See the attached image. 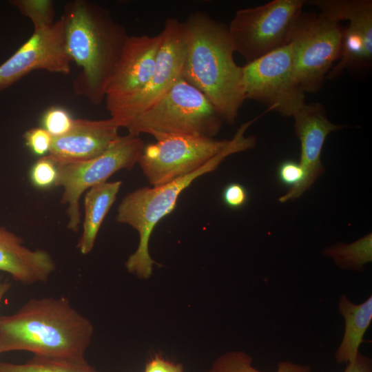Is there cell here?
Wrapping results in <instances>:
<instances>
[{"instance_id":"19","label":"cell","mask_w":372,"mask_h":372,"mask_svg":"<svg viewBox=\"0 0 372 372\" xmlns=\"http://www.w3.org/2000/svg\"><path fill=\"white\" fill-rule=\"evenodd\" d=\"M0 372H100L87 360L34 356L23 364L0 362Z\"/></svg>"},{"instance_id":"4","label":"cell","mask_w":372,"mask_h":372,"mask_svg":"<svg viewBox=\"0 0 372 372\" xmlns=\"http://www.w3.org/2000/svg\"><path fill=\"white\" fill-rule=\"evenodd\" d=\"M254 123L251 120L241 125L227 147L196 171L166 184L141 187L126 195L117 209L116 220L138 231V246L127 259L128 271L141 278H148L155 263L149 255V238L156 224L176 207L180 193L197 178L215 170L225 158L233 154L253 148L256 138L246 137V130Z\"/></svg>"},{"instance_id":"27","label":"cell","mask_w":372,"mask_h":372,"mask_svg":"<svg viewBox=\"0 0 372 372\" xmlns=\"http://www.w3.org/2000/svg\"><path fill=\"white\" fill-rule=\"evenodd\" d=\"M222 198L226 206L231 209L242 207L248 200V193L245 187L237 183H232L224 188Z\"/></svg>"},{"instance_id":"8","label":"cell","mask_w":372,"mask_h":372,"mask_svg":"<svg viewBox=\"0 0 372 372\" xmlns=\"http://www.w3.org/2000/svg\"><path fill=\"white\" fill-rule=\"evenodd\" d=\"M144 147L138 136H119L102 154L78 162L58 163L59 176L56 186L63 189L61 202L67 205L68 229L76 232L81 223L79 200L90 188L106 182L115 172L131 169Z\"/></svg>"},{"instance_id":"16","label":"cell","mask_w":372,"mask_h":372,"mask_svg":"<svg viewBox=\"0 0 372 372\" xmlns=\"http://www.w3.org/2000/svg\"><path fill=\"white\" fill-rule=\"evenodd\" d=\"M56 269V263L45 250H32L23 240L0 227V271L23 285L45 282Z\"/></svg>"},{"instance_id":"24","label":"cell","mask_w":372,"mask_h":372,"mask_svg":"<svg viewBox=\"0 0 372 372\" xmlns=\"http://www.w3.org/2000/svg\"><path fill=\"white\" fill-rule=\"evenodd\" d=\"M74 118L70 113L60 107H52L43 116V127L54 138L68 132Z\"/></svg>"},{"instance_id":"2","label":"cell","mask_w":372,"mask_h":372,"mask_svg":"<svg viewBox=\"0 0 372 372\" xmlns=\"http://www.w3.org/2000/svg\"><path fill=\"white\" fill-rule=\"evenodd\" d=\"M61 18L68 54L79 69L74 91L99 105L129 35L107 8L90 1L67 3Z\"/></svg>"},{"instance_id":"5","label":"cell","mask_w":372,"mask_h":372,"mask_svg":"<svg viewBox=\"0 0 372 372\" xmlns=\"http://www.w3.org/2000/svg\"><path fill=\"white\" fill-rule=\"evenodd\" d=\"M223 119L197 88L180 78L156 103L125 126L128 134H147L154 138L166 135H190L214 138Z\"/></svg>"},{"instance_id":"7","label":"cell","mask_w":372,"mask_h":372,"mask_svg":"<svg viewBox=\"0 0 372 372\" xmlns=\"http://www.w3.org/2000/svg\"><path fill=\"white\" fill-rule=\"evenodd\" d=\"M344 28L322 13L303 12L289 43L297 80L304 92L318 91L333 63L340 57Z\"/></svg>"},{"instance_id":"1","label":"cell","mask_w":372,"mask_h":372,"mask_svg":"<svg viewBox=\"0 0 372 372\" xmlns=\"http://www.w3.org/2000/svg\"><path fill=\"white\" fill-rule=\"evenodd\" d=\"M93 333L90 320L66 298H32L14 313L0 316V353L25 351L82 360Z\"/></svg>"},{"instance_id":"20","label":"cell","mask_w":372,"mask_h":372,"mask_svg":"<svg viewBox=\"0 0 372 372\" xmlns=\"http://www.w3.org/2000/svg\"><path fill=\"white\" fill-rule=\"evenodd\" d=\"M325 255L341 268L357 270L372 260V236L369 234L351 244H338L327 248Z\"/></svg>"},{"instance_id":"21","label":"cell","mask_w":372,"mask_h":372,"mask_svg":"<svg viewBox=\"0 0 372 372\" xmlns=\"http://www.w3.org/2000/svg\"><path fill=\"white\" fill-rule=\"evenodd\" d=\"M251 358L244 352H229L214 363L208 372H261L251 364ZM276 372H311L308 366L289 362L278 364Z\"/></svg>"},{"instance_id":"23","label":"cell","mask_w":372,"mask_h":372,"mask_svg":"<svg viewBox=\"0 0 372 372\" xmlns=\"http://www.w3.org/2000/svg\"><path fill=\"white\" fill-rule=\"evenodd\" d=\"M58 176V163L48 154L40 157L30 171V181L39 189H45L56 186Z\"/></svg>"},{"instance_id":"14","label":"cell","mask_w":372,"mask_h":372,"mask_svg":"<svg viewBox=\"0 0 372 372\" xmlns=\"http://www.w3.org/2000/svg\"><path fill=\"white\" fill-rule=\"evenodd\" d=\"M293 118L295 132L300 142L299 163L304 177L298 185L280 197V203L299 198L322 175L324 169L321 162V152L327 136L331 132L346 127L330 122L320 103H305Z\"/></svg>"},{"instance_id":"9","label":"cell","mask_w":372,"mask_h":372,"mask_svg":"<svg viewBox=\"0 0 372 372\" xmlns=\"http://www.w3.org/2000/svg\"><path fill=\"white\" fill-rule=\"evenodd\" d=\"M245 99L268 106V110L293 116L305 105V92L295 72L290 44L242 67Z\"/></svg>"},{"instance_id":"10","label":"cell","mask_w":372,"mask_h":372,"mask_svg":"<svg viewBox=\"0 0 372 372\" xmlns=\"http://www.w3.org/2000/svg\"><path fill=\"white\" fill-rule=\"evenodd\" d=\"M144 145L138 163L152 187L160 186L201 168L223 152L230 140L190 135H166Z\"/></svg>"},{"instance_id":"3","label":"cell","mask_w":372,"mask_h":372,"mask_svg":"<svg viewBox=\"0 0 372 372\" xmlns=\"http://www.w3.org/2000/svg\"><path fill=\"white\" fill-rule=\"evenodd\" d=\"M183 23L187 55L183 77L209 100L223 121L233 125L246 99L242 67L234 60L228 26L200 11Z\"/></svg>"},{"instance_id":"26","label":"cell","mask_w":372,"mask_h":372,"mask_svg":"<svg viewBox=\"0 0 372 372\" xmlns=\"http://www.w3.org/2000/svg\"><path fill=\"white\" fill-rule=\"evenodd\" d=\"M279 181L289 189L298 185L303 179L304 172L299 163L287 160L280 164L277 170Z\"/></svg>"},{"instance_id":"29","label":"cell","mask_w":372,"mask_h":372,"mask_svg":"<svg viewBox=\"0 0 372 372\" xmlns=\"http://www.w3.org/2000/svg\"><path fill=\"white\" fill-rule=\"evenodd\" d=\"M371 360L358 353L356 358L347 364L344 372H372Z\"/></svg>"},{"instance_id":"28","label":"cell","mask_w":372,"mask_h":372,"mask_svg":"<svg viewBox=\"0 0 372 372\" xmlns=\"http://www.w3.org/2000/svg\"><path fill=\"white\" fill-rule=\"evenodd\" d=\"M144 372H183V368L180 364H174L156 356L147 364Z\"/></svg>"},{"instance_id":"6","label":"cell","mask_w":372,"mask_h":372,"mask_svg":"<svg viewBox=\"0 0 372 372\" xmlns=\"http://www.w3.org/2000/svg\"><path fill=\"white\" fill-rule=\"evenodd\" d=\"M303 0H273L237 10L228 26L235 52L251 63L289 44Z\"/></svg>"},{"instance_id":"13","label":"cell","mask_w":372,"mask_h":372,"mask_svg":"<svg viewBox=\"0 0 372 372\" xmlns=\"http://www.w3.org/2000/svg\"><path fill=\"white\" fill-rule=\"evenodd\" d=\"M162 32L163 42L149 83L130 105L112 118L120 127H125L134 117L156 103L183 77L187 55L184 23L168 18Z\"/></svg>"},{"instance_id":"12","label":"cell","mask_w":372,"mask_h":372,"mask_svg":"<svg viewBox=\"0 0 372 372\" xmlns=\"http://www.w3.org/2000/svg\"><path fill=\"white\" fill-rule=\"evenodd\" d=\"M71 63L60 17L50 25L34 28L31 37L0 65V91L34 70L68 75Z\"/></svg>"},{"instance_id":"11","label":"cell","mask_w":372,"mask_h":372,"mask_svg":"<svg viewBox=\"0 0 372 372\" xmlns=\"http://www.w3.org/2000/svg\"><path fill=\"white\" fill-rule=\"evenodd\" d=\"M163 39L162 31L154 36L129 35L105 92L110 118L115 117L145 89L153 74Z\"/></svg>"},{"instance_id":"25","label":"cell","mask_w":372,"mask_h":372,"mask_svg":"<svg viewBox=\"0 0 372 372\" xmlns=\"http://www.w3.org/2000/svg\"><path fill=\"white\" fill-rule=\"evenodd\" d=\"M23 138L26 146L34 154L41 157L49 154L53 137L43 127L28 130Z\"/></svg>"},{"instance_id":"15","label":"cell","mask_w":372,"mask_h":372,"mask_svg":"<svg viewBox=\"0 0 372 372\" xmlns=\"http://www.w3.org/2000/svg\"><path fill=\"white\" fill-rule=\"evenodd\" d=\"M119 128L118 123L112 118H76L68 132L53 138L48 155L60 163L94 158L115 142L120 136Z\"/></svg>"},{"instance_id":"22","label":"cell","mask_w":372,"mask_h":372,"mask_svg":"<svg viewBox=\"0 0 372 372\" xmlns=\"http://www.w3.org/2000/svg\"><path fill=\"white\" fill-rule=\"evenodd\" d=\"M10 3L29 18L33 28L50 25L54 23V6L50 0H12Z\"/></svg>"},{"instance_id":"18","label":"cell","mask_w":372,"mask_h":372,"mask_svg":"<svg viewBox=\"0 0 372 372\" xmlns=\"http://www.w3.org/2000/svg\"><path fill=\"white\" fill-rule=\"evenodd\" d=\"M339 310L344 317L345 329L342 342L336 351L339 363L353 361L359 353V347L372 321V297L360 304L353 303L344 295L339 302Z\"/></svg>"},{"instance_id":"17","label":"cell","mask_w":372,"mask_h":372,"mask_svg":"<svg viewBox=\"0 0 372 372\" xmlns=\"http://www.w3.org/2000/svg\"><path fill=\"white\" fill-rule=\"evenodd\" d=\"M121 184V180L106 181L87 190L83 231L77 244L81 254L86 255L92 250L101 225L114 203Z\"/></svg>"},{"instance_id":"30","label":"cell","mask_w":372,"mask_h":372,"mask_svg":"<svg viewBox=\"0 0 372 372\" xmlns=\"http://www.w3.org/2000/svg\"><path fill=\"white\" fill-rule=\"evenodd\" d=\"M11 284L8 280H2L0 278V303L9 291Z\"/></svg>"}]
</instances>
